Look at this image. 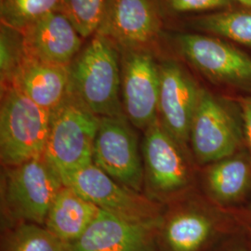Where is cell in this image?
I'll list each match as a JSON object with an SVG mask.
<instances>
[{"label": "cell", "mask_w": 251, "mask_h": 251, "mask_svg": "<svg viewBox=\"0 0 251 251\" xmlns=\"http://www.w3.org/2000/svg\"><path fill=\"white\" fill-rule=\"evenodd\" d=\"M55 10H62V0H0L1 24L22 32Z\"/></svg>", "instance_id": "obj_21"}, {"label": "cell", "mask_w": 251, "mask_h": 251, "mask_svg": "<svg viewBox=\"0 0 251 251\" xmlns=\"http://www.w3.org/2000/svg\"><path fill=\"white\" fill-rule=\"evenodd\" d=\"M238 3H240L245 8L251 9V0H235Z\"/></svg>", "instance_id": "obj_26"}, {"label": "cell", "mask_w": 251, "mask_h": 251, "mask_svg": "<svg viewBox=\"0 0 251 251\" xmlns=\"http://www.w3.org/2000/svg\"><path fill=\"white\" fill-rule=\"evenodd\" d=\"M160 29L154 0H108L97 34L109 38L118 50L147 49Z\"/></svg>", "instance_id": "obj_12"}, {"label": "cell", "mask_w": 251, "mask_h": 251, "mask_svg": "<svg viewBox=\"0 0 251 251\" xmlns=\"http://www.w3.org/2000/svg\"><path fill=\"white\" fill-rule=\"evenodd\" d=\"M200 91L197 83L179 63L166 61L159 65L158 119L181 146L190 140Z\"/></svg>", "instance_id": "obj_11"}, {"label": "cell", "mask_w": 251, "mask_h": 251, "mask_svg": "<svg viewBox=\"0 0 251 251\" xmlns=\"http://www.w3.org/2000/svg\"><path fill=\"white\" fill-rule=\"evenodd\" d=\"M27 57L25 36L22 31L1 24L0 75L1 90L12 86L19 68Z\"/></svg>", "instance_id": "obj_22"}, {"label": "cell", "mask_w": 251, "mask_h": 251, "mask_svg": "<svg viewBox=\"0 0 251 251\" xmlns=\"http://www.w3.org/2000/svg\"><path fill=\"white\" fill-rule=\"evenodd\" d=\"M100 210L75 189L64 185L49 211L45 227L68 245L80 237Z\"/></svg>", "instance_id": "obj_16"}, {"label": "cell", "mask_w": 251, "mask_h": 251, "mask_svg": "<svg viewBox=\"0 0 251 251\" xmlns=\"http://www.w3.org/2000/svg\"><path fill=\"white\" fill-rule=\"evenodd\" d=\"M160 224L131 222L100 209L67 251H152Z\"/></svg>", "instance_id": "obj_13"}, {"label": "cell", "mask_w": 251, "mask_h": 251, "mask_svg": "<svg viewBox=\"0 0 251 251\" xmlns=\"http://www.w3.org/2000/svg\"><path fill=\"white\" fill-rule=\"evenodd\" d=\"M50 114L14 86L2 90L0 157L4 168L44 156Z\"/></svg>", "instance_id": "obj_4"}, {"label": "cell", "mask_w": 251, "mask_h": 251, "mask_svg": "<svg viewBox=\"0 0 251 251\" xmlns=\"http://www.w3.org/2000/svg\"><path fill=\"white\" fill-rule=\"evenodd\" d=\"M241 108L246 139L251 151V97L241 100Z\"/></svg>", "instance_id": "obj_25"}, {"label": "cell", "mask_w": 251, "mask_h": 251, "mask_svg": "<svg viewBox=\"0 0 251 251\" xmlns=\"http://www.w3.org/2000/svg\"><path fill=\"white\" fill-rule=\"evenodd\" d=\"M181 56L211 81L234 87H251V57L225 40L199 34L176 37Z\"/></svg>", "instance_id": "obj_9"}, {"label": "cell", "mask_w": 251, "mask_h": 251, "mask_svg": "<svg viewBox=\"0 0 251 251\" xmlns=\"http://www.w3.org/2000/svg\"><path fill=\"white\" fill-rule=\"evenodd\" d=\"M233 0H168L169 7L175 12H198L225 9Z\"/></svg>", "instance_id": "obj_24"}, {"label": "cell", "mask_w": 251, "mask_h": 251, "mask_svg": "<svg viewBox=\"0 0 251 251\" xmlns=\"http://www.w3.org/2000/svg\"><path fill=\"white\" fill-rule=\"evenodd\" d=\"M190 141L197 159L202 164L231 157L240 143L230 110L224 101L205 90L200 91Z\"/></svg>", "instance_id": "obj_10"}, {"label": "cell", "mask_w": 251, "mask_h": 251, "mask_svg": "<svg viewBox=\"0 0 251 251\" xmlns=\"http://www.w3.org/2000/svg\"><path fill=\"white\" fill-rule=\"evenodd\" d=\"M64 184L45 156L5 168L1 207L7 228L22 223L45 226L49 211Z\"/></svg>", "instance_id": "obj_1"}, {"label": "cell", "mask_w": 251, "mask_h": 251, "mask_svg": "<svg viewBox=\"0 0 251 251\" xmlns=\"http://www.w3.org/2000/svg\"><path fill=\"white\" fill-rule=\"evenodd\" d=\"M193 28L251 49V9H226L192 20Z\"/></svg>", "instance_id": "obj_19"}, {"label": "cell", "mask_w": 251, "mask_h": 251, "mask_svg": "<svg viewBox=\"0 0 251 251\" xmlns=\"http://www.w3.org/2000/svg\"><path fill=\"white\" fill-rule=\"evenodd\" d=\"M92 163L118 183L143 193V156L137 134L125 116L100 117Z\"/></svg>", "instance_id": "obj_6"}, {"label": "cell", "mask_w": 251, "mask_h": 251, "mask_svg": "<svg viewBox=\"0 0 251 251\" xmlns=\"http://www.w3.org/2000/svg\"><path fill=\"white\" fill-rule=\"evenodd\" d=\"M249 164L241 158L228 157L212 163L206 171V185L210 195L222 203L241 198L251 181Z\"/></svg>", "instance_id": "obj_18"}, {"label": "cell", "mask_w": 251, "mask_h": 251, "mask_svg": "<svg viewBox=\"0 0 251 251\" xmlns=\"http://www.w3.org/2000/svg\"><path fill=\"white\" fill-rule=\"evenodd\" d=\"M27 55L63 66H70L77 57L82 36L62 10L41 17L24 31Z\"/></svg>", "instance_id": "obj_14"}, {"label": "cell", "mask_w": 251, "mask_h": 251, "mask_svg": "<svg viewBox=\"0 0 251 251\" xmlns=\"http://www.w3.org/2000/svg\"><path fill=\"white\" fill-rule=\"evenodd\" d=\"M12 86L51 113L71 90L70 66L45 63L27 55Z\"/></svg>", "instance_id": "obj_15"}, {"label": "cell", "mask_w": 251, "mask_h": 251, "mask_svg": "<svg viewBox=\"0 0 251 251\" xmlns=\"http://www.w3.org/2000/svg\"><path fill=\"white\" fill-rule=\"evenodd\" d=\"M248 251L247 250H244V249H240V250H237V251Z\"/></svg>", "instance_id": "obj_27"}, {"label": "cell", "mask_w": 251, "mask_h": 251, "mask_svg": "<svg viewBox=\"0 0 251 251\" xmlns=\"http://www.w3.org/2000/svg\"><path fill=\"white\" fill-rule=\"evenodd\" d=\"M100 117L92 113L71 88L50 114L46 159L63 179L92 164Z\"/></svg>", "instance_id": "obj_3"}, {"label": "cell", "mask_w": 251, "mask_h": 251, "mask_svg": "<svg viewBox=\"0 0 251 251\" xmlns=\"http://www.w3.org/2000/svg\"><path fill=\"white\" fill-rule=\"evenodd\" d=\"M100 209L127 221L160 224V206L143 193L126 187L93 163L75 171L64 181Z\"/></svg>", "instance_id": "obj_5"}, {"label": "cell", "mask_w": 251, "mask_h": 251, "mask_svg": "<svg viewBox=\"0 0 251 251\" xmlns=\"http://www.w3.org/2000/svg\"><path fill=\"white\" fill-rule=\"evenodd\" d=\"M181 147L159 119L144 130L141 152L149 198L168 197L188 186L191 174Z\"/></svg>", "instance_id": "obj_7"}, {"label": "cell", "mask_w": 251, "mask_h": 251, "mask_svg": "<svg viewBox=\"0 0 251 251\" xmlns=\"http://www.w3.org/2000/svg\"><path fill=\"white\" fill-rule=\"evenodd\" d=\"M213 226L205 213L184 209L162 219L158 232L168 251H199L211 236Z\"/></svg>", "instance_id": "obj_17"}, {"label": "cell", "mask_w": 251, "mask_h": 251, "mask_svg": "<svg viewBox=\"0 0 251 251\" xmlns=\"http://www.w3.org/2000/svg\"><path fill=\"white\" fill-rule=\"evenodd\" d=\"M119 53L109 38L96 33L70 65L73 91L100 117L125 116Z\"/></svg>", "instance_id": "obj_2"}, {"label": "cell", "mask_w": 251, "mask_h": 251, "mask_svg": "<svg viewBox=\"0 0 251 251\" xmlns=\"http://www.w3.org/2000/svg\"><path fill=\"white\" fill-rule=\"evenodd\" d=\"M119 52L123 112L131 125L145 130L158 119L159 65L148 49Z\"/></svg>", "instance_id": "obj_8"}, {"label": "cell", "mask_w": 251, "mask_h": 251, "mask_svg": "<svg viewBox=\"0 0 251 251\" xmlns=\"http://www.w3.org/2000/svg\"><path fill=\"white\" fill-rule=\"evenodd\" d=\"M108 0H62V11L82 37L96 34Z\"/></svg>", "instance_id": "obj_23"}, {"label": "cell", "mask_w": 251, "mask_h": 251, "mask_svg": "<svg viewBox=\"0 0 251 251\" xmlns=\"http://www.w3.org/2000/svg\"><path fill=\"white\" fill-rule=\"evenodd\" d=\"M1 251H67V244L45 226L22 223L6 229Z\"/></svg>", "instance_id": "obj_20"}]
</instances>
